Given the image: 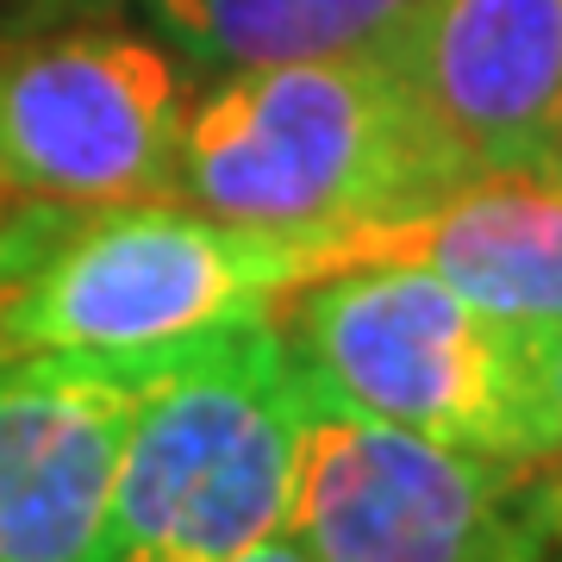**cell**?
<instances>
[{
  "label": "cell",
  "mask_w": 562,
  "mask_h": 562,
  "mask_svg": "<svg viewBox=\"0 0 562 562\" xmlns=\"http://www.w3.org/2000/svg\"><path fill=\"white\" fill-rule=\"evenodd\" d=\"M457 188V162L425 132L394 63L331 50L213 76L188 101L169 201L276 238H319L344 269L369 232Z\"/></svg>",
  "instance_id": "obj_1"
},
{
  "label": "cell",
  "mask_w": 562,
  "mask_h": 562,
  "mask_svg": "<svg viewBox=\"0 0 562 562\" xmlns=\"http://www.w3.org/2000/svg\"><path fill=\"white\" fill-rule=\"evenodd\" d=\"M144 362L150 357L0 362V562H106Z\"/></svg>",
  "instance_id": "obj_8"
},
{
  "label": "cell",
  "mask_w": 562,
  "mask_h": 562,
  "mask_svg": "<svg viewBox=\"0 0 562 562\" xmlns=\"http://www.w3.org/2000/svg\"><path fill=\"white\" fill-rule=\"evenodd\" d=\"M531 413H538V457L562 469V325L531 338Z\"/></svg>",
  "instance_id": "obj_11"
},
{
  "label": "cell",
  "mask_w": 562,
  "mask_h": 562,
  "mask_svg": "<svg viewBox=\"0 0 562 562\" xmlns=\"http://www.w3.org/2000/svg\"><path fill=\"white\" fill-rule=\"evenodd\" d=\"M543 562H562V469H557V519H550V550Z\"/></svg>",
  "instance_id": "obj_14"
},
{
  "label": "cell",
  "mask_w": 562,
  "mask_h": 562,
  "mask_svg": "<svg viewBox=\"0 0 562 562\" xmlns=\"http://www.w3.org/2000/svg\"><path fill=\"white\" fill-rule=\"evenodd\" d=\"M69 7L76 0H0V38H20V32L69 20Z\"/></svg>",
  "instance_id": "obj_12"
},
{
  "label": "cell",
  "mask_w": 562,
  "mask_h": 562,
  "mask_svg": "<svg viewBox=\"0 0 562 562\" xmlns=\"http://www.w3.org/2000/svg\"><path fill=\"white\" fill-rule=\"evenodd\" d=\"M338 269L319 238L206 220L181 201L101 206L0 301L7 357H162Z\"/></svg>",
  "instance_id": "obj_4"
},
{
  "label": "cell",
  "mask_w": 562,
  "mask_h": 562,
  "mask_svg": "<svg viewBox=\"0 0 562 562\" xmlns=\"http://www.w3.org/2000/svg\"><path fill=\"white\" fill-rule=\"evenodd\" d=\"M188 101L157 32L57 20L0 38V206L169 201Z\"/></svg>",
  "instance_id": "obj_6"
},
{
  "label": "cell",
  "mask_w": 562,
  "mask_h": 562,
  "mask_svg": "<svg viewBox=\"0 0 562 562\" xmlns=\"http://www.w3.org/2000/svg\"><path fill=\"white\" fill-rule=\"evenodd\" d=\"M313 387L276 313L144 362L113 482L106 562H238L288 531Z\"/></svg>",
  "instance_id": "obj_2"
},
{
  "label": "cell",
  "mask_w": 562,
  "mask_h": 562,
  "mask_svg": "<svg viewBox=\"0 0 562 562\" xmlns=\"http://www.w3.org/2000/svg\"><path fill=\"white\" fill-rule=\"evenodd\" d=\"M557 469L457 450L313 394L288 538L306 562H543Z\"/></svg>",
  "instance_id": "obj_5"
},
{
  "label": "cell",
  "mask_w": 562,
  "mask_h": 562,
  "mask_svg": "<svg viewBox=\"0 0 562 562\" xmlns=\"http://www.w3.org/2000/svg\"><path fill=\"white\" fill-rule=\"evenodd\" d=\"M269 313L319 401L457 450L543 462L531 338L462 301L419 262H344L281 294Z\"/></svg>",
  "instance_id": "obj_3"
},
{
  "label": "cell",
  "mask_w": 562,
  "mask_h": 562,
  "mask_svg": "<svg viewBox=\"0 0 562 562\" xmlns=\"http://www.w3.org/2000/svg\"><path fill=\"white\" fill-rule=\"evenodd\" d=\"M550 188H562V132H557V144H550V157H543V169H538Z\"/></svg>",
  "instance_id": "obj_15"
},
{
  "label": "cell",
  "mask_w": 562,
  "mask_h": 562,
  "mask_svg": "<svg viewBox=\"0 0 562 562\" xmlns=\"http://www.w3.org/2000/svg\"><path fill=\"white\" fill-rule=\"evenodd\" d=\"M375 50L462 181L543 169L562 132V0H413Z\"/></svg>",
  "instance_id": "obj_7"
},
{
  "label": "cell",
  "mask_w": 562,
  "mask_h": 562,
  "mask_svg": "<svg viewBox=\"0 0 562 562\" xmlns=\"http://www.w3.org/2000/svg\"><path fill=\"white\" fill-rule=\"evenodd\" d=\"M406 7L413 0H132V13L201 76L375 50Z\"/></svg>",
  "instance_id": "obj_10"
},
{
  "label": "cell",
  "mask_w": 562,
  "mask_h": 562,
  "mask_svg": "<svg viewBox=\"0 0 562 562\" xmlns=\"http://www.w3.org/2000/svg\"><path fill=\"white\" fill-rule=\"evenodd\" d=\"M401 257L443 276L462 301L538 338L562 325V188L543 176H482L357 244V262Z\"/></svg>",
  "instance_id": "obj_9"
},
{
  "label": "cell",
  "mask_w": 562,
  "mask_h": 562,
  "mask_svg": "<svg viewBox=\"0 0 562 562\" xmlns=\"http://www.w3.org/2000/svg\"><path fill=\"white\" fill-rule=\"evenodd\" d=\"M238 562H306V550L294 538H288V531H281V538H269V543H257V550H244Z\"/></svg>",
  "instance_id": "obj_13"
}]
</instances>
